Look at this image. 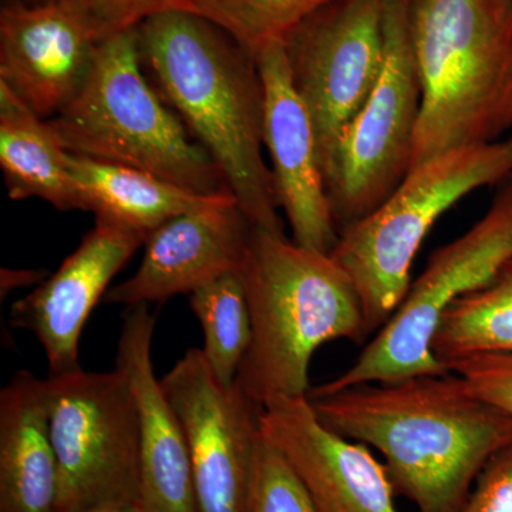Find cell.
I'll use <instances>...</instances> for the list:
<instances>
[{
    "label": "cell",
    "mask_w": 512,
    "mask_h": 512,
    "mask_svg": "<svg viewBox=\"0 0 512 512\" xmlns=\"http://www.w3.org/2000/svg\"><path fill=\"white\" fill-rule=\"evenodd\" d=\"M190 451L198 512H244L261 407L237 382L225 386L200 349H190L160 379Z\"/></svg>",
    "instance_id": "8fae6325"
},
{
    "label": "cell",
    "mask_w": 512,
    "mask_h": 512,
    "mask_svg": "<svg viewBox=\"0 0 512 512\" xmlns=\"http://www.w3.org/2000/svg\"><path fill=\"white\" fill-rule=\"evenodd\" d=\"M67 161L82 194L84 211L136 229L146 238L178 215L207 207L229 194H197L146 171L73 154Z\"/></svg>",
    "instance_id": "ffe728a7"
},
{
    "label": "cell",
    "mask_w": 512,
    "mask_h": 512,
    "mask_svg": "<svg viewBox=\"0 0 512 512\" xmlns=\"http://www.w3.org/2000/svg\"><path fill=\"white\" fill-rule=\"evenodd\" d=\"M265 89L264 143L279 208L299 247L330 254L339 241L308 107L293 86L282 43L256 56Z\"/></svg>",
    "instance_id": "9a60e30c"
},
{
    "label": "cell",
    "mask_w": 512,
    "mask_h": 512,
    "mask_svg": "<svg viewBox=\"0 0 512 512\" xmlns=\"http://www.w3.org/2000/svg\"><path fill=\"white\" fill-rule=\"evenodd\" d=\"M512 258V173L497 184L490 208L461 237L437 248L410 285L389 322L352 366L309 393H330L366 383H390L450 372L433 352L448 306L484 288Z\"/></svg>",
    "instance_id": "52a82bcc"
},
{
    "label": "cell",
    "mask_w": 512,
    "mask_h": 512,
    "mask_svg": "<svg viewBox=\"0 0 512 512\" xmlns=\"http://www.w3.org/2000/svg\"><path fill=\"white\" fill-rule=\"evenodd\" d=\"M320 423L384 458L419 512H463L481 471L512 441V416L454 372L308 393Z\"/></svg>",
    "instance_id": "6da1fadb"
},
{
    "label": "cell",
    "mask_w": 512,
    "mask_h": 512,
    "mask_svg": "<svg viewBox=\"0 0 512 512\" xmlns=\"http://www.w3.org/2000/svg\"><path fill=\"white\" fill-rule=\"evenodd\" d=\"M512 173V137L457 148L412 168L330 252L355 285L367 330L376 335L409 292L417 252L437 220L461 198Z\"/></svg>",
    "instance_id": "8992f818"
},
{
    "label": "cell",
    "mask_w": 512,
    "mask_h": 512,
    "mask_svg": "<svg viewBox=\"0 0 512 512\" xmlns=\"http://www.w3.org/2000/svg\"><path fill=\"white\" fill-rule=\"evenodd\" d=\"M244 512H319L285 454L259 434Z\"/></svg>",
    "instance_id": "cb8c5ba5"
},
{
    "label": "cell",
    "mask_w": 512,
    "mask_h": 512,
    "mask_svg": "<svg viewBox=\"0 0 512 512\" xmlns=\"http://www.w3.org/2000/svg\"><path fill=\"white\" fill-rule=\"evenodd\" d=\"M101 40L137 28L144 20L177 9V0H77Z\"/></svg>",
    "instance_id": "484cf974"
},
{
    "label": "cell",
    "mask_w": 512,
    "mask_h": 512,
    "mask_svg": "<svg viewBox=\"0 0 512 512\" xmlns=\"http://www.w3.org/2000/svg\"><path fill=\"white\" fill-rule=\"evenodd\" d=\"M46 379L20 370L0 392V512H59Z\"/></svg>",
    "instance_id": "ac0fdd59"
},
{
    "label": "cell",
    "mask_w": 512,
    "mask_h": 512,
    "mask_svg": "<svg viewBox=\"0 0 512 512\" xmlns=\"http://www.w3.org/2000/svg\"><path fill=\"white\" fill-rule=\"evenodd\" d=\"M86 512H141V508L137 503H114L100 505Z\"/></svg>",
    "instance_id": "f1b7e54d"
},
{
    "label": "cell",
    "mask_w": 512,
    "mask_h": 512,
    "mask_svg": "<svg viewBox=\"0 0 512 512\" xmlns=\"http://www.w3.org/2000/svg\"><path fill=\"white\" fill-rule=\"evenodd\" d=\"M241 276L252 340L237 384L261 409L308 396L320 346L339 339L360 345L370 336L355 285L330 254L254 227Z\"/></svg>",
    "instance_id": "3957f363"
},
{
    "label": "cell",
    "mask_w": 512,
    "mask_h": 512,
    "mask_svg": "<svg viewBox=\"0 0 512 512\" xmlns=\"http://www.w3.org/2000/svg\"><path fill=\"white\" fill-rule=\"evenodd\" d=\"M463 512H512V441L481 471Z\"/></svg>",
    "instance_id": "4316f807"
},
{
    "label": "cell",
    "mask_w": 512,
    "mask_h": 512,
    "mask_svg": "<svg viewBox=\"0 0 512 512\" xmlns=\"http://www.w3.org/2000/svg\"><path fill=\"white\" fill-rule=\"evenodd\" d=\"M10 274L15 276V281L13 279H3L2 278V295H5V292H9L10 289L16 288V286H25L30 284H36V282H42V275L39 272L35 271H9Z\"/></svg>",
    "instance_id": "83f0119b"
},
{
    "label": "cell",
    "mask_w": 512,
    "mask_h": 512,
    "mask_svg": "<svg viewBox=\"0 0 512 512\" xmlns=\"http://www.w3.org/2000/svg\"><path fill=\"white\" fill-rule=\"evenodd\" d=\"M57 2V0H2V6H43L49 3Z\"/></svg>",
    "instance_id": "f546056e"
},
{
    "label": "cell",
    "mask_w": 512,
    "mask_h": 512,
    "mask_svg": "<svg viewBox=\"0 0 512 512\" xmlns=\"http://www.w3.org/2000/svg\"><path fill=\"white\" fill-rule=\"evenodd\" d=\"M433 352L444 366L477 353L512 352V258L490 284L448 306Z\"/></svg>",
    "instance_id": "44dd1931"
},
{
    "label": "cell",
    "mask_w": 512,
    "mask_h": 512,
    "mask_svg": "<svg viewBox=\"0 0 512 512\" xmlns=\"http://www.w3.org/2000/svg\"><path fill=\"white\" fill-rule=\"evenodd\" d=\"M101 42L77 0L2 6L0 83L40 119H53L83 89Z\"/></svg>",
    "instance_id": "7c38bea8"
},
{
    "label": "cell",
    "mask_w": 512,
    "mask_h": 512,
    "mask_svg": "<svg viewBox=\"0 0 512 512\" xmlns=\"http://www.w3.org/2000/svg\"><path fill=\"white\" fill-rule=\"evenodd\" d=\"M156 315L148 305L123 316L116 369L126 376L136 400L140 433L141 512H198L190 451L177 413L153 365Z\"/></svg>",
    "instance_id": "e0dca14e"
},
{
    "label": "cell",
    "mask_w": 512,
    "mask_h": 512,
    "mask_svg": "<svg viewBox=\"0 0 512 512\" xmlns=\"http://www.w3.org/2000/svg\"><path fill=\"white\" fill-rule=\"evenodd\" d=\"M191 311L204 330V353L215 377L225 386L237 382L239 367L252 340V318L241 269L195 289Z\"/></svg>",
    "instance_id": "7402d4cb"
},
{
    "label": "cell",
    "mask_w": 512,
    "mask_h": 512,
    "mask_svg": "<svg viewBox=\"0 0 512 512\" xmlns=\"http://www.w3.org/2000/svg\"><path fill=\"white\" fill-rule=\"evenodd\" d=\"M144 70L220 168L254 227L285 234L264 160L265 89L258 63L220 26L167 10L137 26Z\"/></svg>",
    "instance_id": "7a4b0ae2"
},
{
    "label": "cell",
    "mask_w": 512,
    "mask_h": 512,
    "mask_svg": "<svg viewBox=\"0 0 512 512\" xmlns=\"http://www.w3.org/2000/svg\"><path fill=\"white\" fill-rule=\"evenodd\" d=\"M332 0H177V10L202 16L255 57L282 43L302 20Z\"/></svg>",
    "instance_id": "603a6c76"
},
{
    "label": "cell",
    "mask_w": 512,
    "mask_h": 512,
    "mask_svg": "<svg viewBox=\"0 0 512 512\" xmlns=\"http://www.w3.org/2000/svg\"><path fill=\"white\" fill-rule=\"evenodd\" d=\"M282 46L312 117L325 175L343 131L382 72L383 0H332L302 20Z\"/></svg>",
    "instance_id": "30bf717a"
},
{
    "label": "cell",
    "mask_w": 512,
    "mask_h": 512,
    "mask_svg": "<svg viewBox=\"0 0 512 512\" xmlns=\"http://www.w3.org/2000/svg\"><path fill=\"white\" fill-rule=\"evenodd\" d=\"M410 3L383 0L382 72L369 99L343 131L325 173L339 237L380 207L412 170L421 83Z\"/></svg>",
    "instance_id": "ba28073f"
},
{
    "label": "cell",
    "mask_w": 512,
    "mask_h": 512,
    "mask_svg": "<svg viewBox=\"0 0 512 512\" xmlns=\"http://www.w3.org/2000/svg\"><path fill=\"white\" fill-rule=\"evenodd\" d=\"M261 430L288 458L319 512H399L384 463L365 444L326 429L308 396L262 407Z\"/></svg>",
    "instance_id": "2e32d148"
},
{
    "label": "cell",
    "mask_w": 512,
    "mask_h": 512,
    "mask_svg": "<svg viewBox=\"0 0 512 512\" xmlns=\"http://www.w3.org/2000/svg\"><path fill=\"white\" fill-rule=\"evenodd\" d=\"M254 225L231 194L214 204L185 212L154 229L133 276L113 286L103 303L127 308L191 295L200 286L239 271Z\"/></svg>",
    "instance_id": "5bb4252c"
},
{
    "label": "cell",
    "mask_w": 512,
    "mask_h": 512,
    "mask_svg": "<svg viewBox=\"0 0 512 512\" xmlns=\"http://www.w3.org/2000/svg\"><path fill=\"white\" fill-rule=\"evenodd\" d=\"M144 241L146 235L136 229L96 218L92 231L55 274L13 303L10 325L36 336L45 349L49 376L82 369L79 342L84 325Z\"/></svg>",
    "instance_id": "4fadbf2b"
},
{
    "label": "cell",
    "mask_w": 512,
    "mask_h": 512,
    "mask_svg": "<svg viewBox=\"0 0 512 512\" xmlns=\"http://www.w3.org/2000/svg\"><path fill=\"white\" fill-rule=\"evenodd\" d=\"M148 79L137 28L103 40L83 89L47 120L64 150L146 171L197 194L229 192L208 151Z\"/></svg>",
    "instance_id": "5b68a950"
},
{
    "label": "cell",
    "mask_w": 512,
    "mask_h": 512,
    "mask_svg": "<svg viewBox=\"0 0 512 512\" xmlns=\"http://www.w3.org/2000/svg\"><path fill=\"white\" fill-rule=\"evenodd\" d=\"M50 439L59 464V512L140 498V433L126 376L74 370L46 379Z\"/></svg>",
    "instance_id": "9c48e42d"
},
{
    "label": "cell",
    "mask_w": 512,
    "mask_h": 512,
    "mask_svg": "<svg viewBox=\"0 0 512 512\" xmlns=\"http://www.w3.org/2000/svg\"><path fill=\"white\" fill-rule=\"evenodd\" d=\"M69 153L49 121L40 119L0 83V167L12 200L39 198L59 211H84Z\"/></svg>",
    "instance_id": "d6986e66"
},
{
    "label": "cell",
    "mask_w": 512,
    "mask_h": 512,
    "mask_svg": "<svg viewBox=\"0 0 512 512\" xmlns=\"http://www.w3.org/2000/svg\"><path fill=\"white\" fill-rule=\"evenodd\" d=\"M421 83L412 168L512 130V0H412Z\"/></svg>",
    "instance_id": "277c9868"
},
{
    "label": "cell",
    "mask_w": 512,
    "mask_h": 512,
    "mask_svg": "<svg viewBox=\"0 0 512 512\" xmlns=\"http://www.w3.org/2000/svg\"><path fill=\"white\" fill-rule=\"evenodd\" d=\"M446 367L463 377L480 399L512 416V352L458 357Z\"/></svg>",
    "instance_id": "d4e9b609"
}]
</instances>
